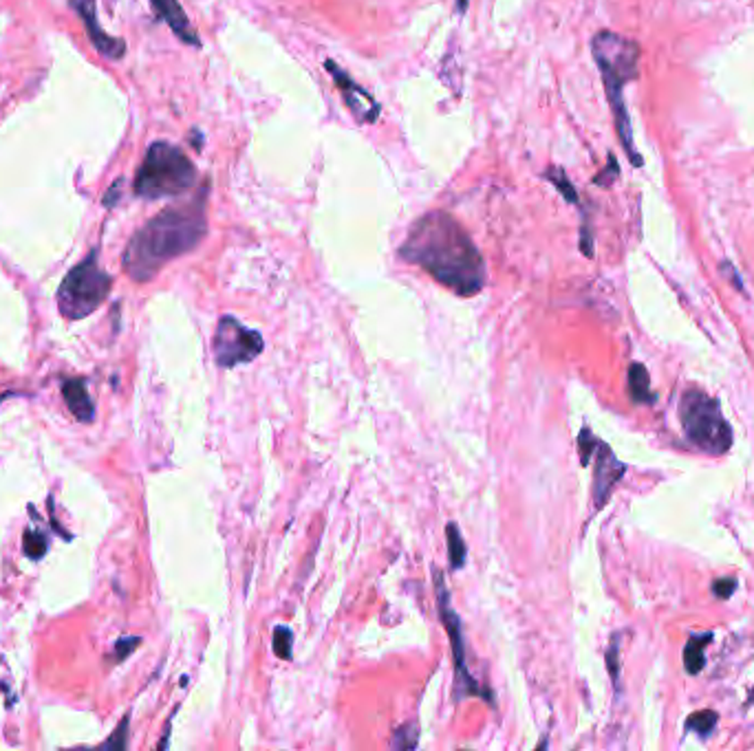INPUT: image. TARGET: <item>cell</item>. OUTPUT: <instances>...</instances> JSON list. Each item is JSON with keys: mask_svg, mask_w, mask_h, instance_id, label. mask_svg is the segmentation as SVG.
<instances>
[{"mask_svg": "<svg viewBox=\"0 0 754 751\" xmlns=\"http://www.w3.org/2000/svg\"><path fill=\"white\" fill-rule=\"evenodd\" d=\"M543 179L549 181V183H552L554 188L563 194V198H565L567 203H572V206H580V198H578L576 188H573L572 179L567 177L565 170L558 168V165H552V168L545 170Z\"/></svg>", "mask_w": 754, "mask_h": 751, "instance_id": "obj_17", "label": "cell"}, {"mask_svg": "<svg viewBox=\"0 0 754 751\" xmlns=\"http://www.w3.org/2000/svg\"><path fill=\"white\" fill-rule=\"evenodd\" d=\"M433 571H435V593H437L439 617H441V621H444L445 632H448L450 644H453L454 701H462V698H468V696H479V698H483V701L490 703V705H495V698H492L490 688L481 686V683L472 677L470 668H468L466 637H463L462 617H459L457 611L453 608V597H450V591L445 588L444 575H441L439 569H433Z\"/></svg>", "mask_w": 754, "mask_h": 751, "instance_id": "obj_7", "label": "cell"}, {"mask_svg": "<svg viewBox=\"0 0 754 751\" xmlns=\"http://www.w3.org/2000/svg\"><path fill=\"white\" fill-rule=\"evenodd\" d=\"M69 7L78 13V18L82 21L84 30H87V38L91 40V45L97 49V54H102L104 58L108 60H122L126 55V42L120 40V38L108 36L106 31L99 27L97 22V3L95 0H69Z\"/></svg>", "mask_w": 754, "mask_h": 751, "instance_id": "obj_10", "label": "cell"}, {"mask_svg": "<svg viewBox=\"0 0 754 751\" xmlns=\"http://www.w3.org/2000/svg\"><path fill=\"white\" fill-rule=\"evenodd\" d=\"M734 588H737V579L728 578V579H719V582L713 584V591L715 595L722 597V600H728L730 595L734 593Z\"/></svg>", "mask_w": 754, "mask_h": 751, "instance_id": "obj_26", "label": "cell"}, {"mask_svg": "<svg viewBox=\"0 0 754 751\" xmlns=\"http://www.w3.org/2000/svg\"><path fill=\"white\" fill-rule=\"evenodd\" d=\"M717 721H719L717 712H713V710L695 712V714L686 721V730L695 731V734H699L701 738H706V736L713 734V730L717 727Z\"/></svg>", "mask_w": 754, "mask_h": 751, "instance_id": "obj_19", "label": "cell"}, {"mask_svg": "<svg viewBox=\"0 0 754 751\" xmlns=\"http://www.w3.org/2000/svg\"><path fill=\"white\" fill-rule=\"evenodd\" d=\"M713 639V632L706 635H692L684 648V665L689 674H699L706 665V646Z\"/></svg>", "mask_w": 754, "mask_h": 751, "instance_id": "obj_15", "label": "cell"}, {"mask_svg": "<svg viewBox=\"0 0 754 751\" xmlns=\"http://www.w3.org/2000/svg\"><path fill=\"white\" fill-rule=\"evenodd\" d=\"M468 4H470V0H457V13H459V16H463V13L468 12Z\"/></svg>", "mask_w": 754, "mask_h": 751, "instance_id": "obj_29", "label": "cell"}, {"mask_svg": "<svg viewBox=\"0 0 754 751\" xmlns=\"http://www.w3.org/2000/svg\"><path fill=\"white\" fill-rule=\"evenodd\" d=\"M141 644L140 637H128V639H120L115 646V662H124L132 650H137V646Z\"/></svg>", "mask_w": 754, "mask_h": 751, "instance_id": "obj_24", "label": "cell"}, {"mask_svg": "<svg viewBox=\"0 0 754 751\" xmlns=\"http://www.w3.org/2000/svg\"><path fill=\"white\" fill-rule=\"evenodd\" d=\"M197 181V165L188 159L186 152L170 141H153L137 168L132 192L146 201L183 197Z\"/></svg>", "mask_w": 754, "mask_h": 751, "instance_id": "obj_4", "label": "cell"}, {"mask_svg": "<svg viewBox=\"0 0 754 751\" xmlns=\"http://www.w3.org/2000/svg\"><path fill=\"white\" fill-rule=\"evenodd\" d=\"M596 456V469H594V505L596 510H602L609 501L611 492H614L615 483L623 478L624 465L615 459V454L606 443H602L600 439L596 441L594 451H591V459ZM589 459V463H591Z\"/></svg>", "mask_w": 754, "mask_h": 751, "instance_id": "obj_11", "label": "cell"}, {"mask_svg": "<svg viewBox=\"0 0 754 751\" xmlns=\"http://www.w3.org/2000/svg\"><path fill=\"white\" fill-rule=\"evenodd\" d=\"M113 289V275L99 267V249L80 260L58 289V308L66 320H84L97 311Z\"/></svg>", "mask_w": 754, "mask_h": 751, "instance_id": "obj_5", "label": "cell"}, {"mask_svg": "<svg viewBox=\"0 0 754 751\" xmlns=\"http://www.w3.org/2000/svg\"><path fill=\"white\" fill-rule=\"evenodd\" d=\"M210 183L146 221L128 240L122 267L135 283H150L165 265L197 249L208 236Z\"/></svg>", "mask_w": 754, "mask_h": 751, "instance_id": "obj_2", "label": "cell"}, {"mask_svg": "<svg viewBox=\"0 0 754 751\" xmlns=\"http://www.w3.org/2000/svg\"><path fill=\"white\" fill-rule=\"evenodd\" d=\"M63 394H64L66 406H69V410L73 412L75 419L82 423H91L95 419L93 399L89 397L84 379H66V382L63 384Z\"/></svg>", "mask_w": 754, "mask_h": 751, "instance_id": "obj_13", "label": "cell"}, {"mask_svg": "<svg viewBox=\"0 0 754 751\" xmlns=\"http://www.w3.org/2000/svg\"><path fill=\"white\" fill-rule=\"evenodd\" d=\"M722 271H725V274H728L730 283H733V284H734V287H737V289H741V291H743V283H741V278H739V274H737V271H734V267H733V263H728V260H725V263H722Z\"/></svg>", "mask_w": 754, "mask_h": 751, "instance_id": "obj_28", "label": "cell"}, {"mask_svg": "<svg viewBox=\"0 0 754 751\" xmlns=\"http://www.w3.org/2000/svg\"><path fill=\"white\" fill-rule=\"evenodd\" d=\"M620 177V165H618V159H615L614 155H609V164H606V168L602 170V173H597L594 177V183L600 185V188H611V185L615 183V179Z\"/></svg>", "mask_w": 754, "mask_h": 751, "instance_id": "obj_22", "label": "cell"}, {"mask_svg": "<svg viewBox=\"0 0 754 751\" xmlns=\"http://www.w3.org/2000/svg\"><path fill=\"white\" fill-rule=\"evenodd\" d=\"M122 185H124V181H122V179H117L115 183L111 185V190H108L106 197H104V206L113 207L117 201H120V188H122Z\"/></svg>", "mask_w": 754, "mask_h": 751, "instance_id": "obj_27", "label": "cell"}, {"mask_svg": "<svg viewBox=\"0 0 754 751\" xmlns=\"http://www.w3.org/2000/svg\"><path fill=\"white\" fill-rule=\"evenodd\" d=\"M292 644H293L292 629H287V626H278V629L274 630V653H276V657L283 659V662H292V657H293Z\"/></svg>", "mask_w": 754, "mask_h": 751, "instance_id": "obj_20", "label": "cell"}, {"mask_svg": "<svg viewBox=\"0 0 754 751\" xmlns=\"http://www.w3.org/2000/svg\"><path fill=\"white\" fill-rule=\"evenodd\" d=\"M126 731H128V719L122 721V725L117 727L115 736L113 738H108L106 743H104V747H111V749H126Z\"/></svg>", "mask_w": 754, "mask_h": 751, "instance_id": "obj_25", "label": "cell"}, {"mask_svg": "<svg viewBox=\"0 0 754 751\" xmlns=\"http://www.w3.org/2000/svg\"><path fill=\"white\" fill-rule=\"evenodd\" d=\"M150 4H153V12L157 13L159 21L165 22V25L170 27V31H173L183 45L194 46V49L201 46V38H199L197 30H194L192 22H190L186 9L179 4V0H150Z\"/></svg>", "mask_w": 754, "mask_h": 751, "instance_id": "obj_12", "label": "cell"}, {"mask_svg": "<svg viewBox=\"0 0 754 751\" xmlns=\"http://www.w3.org/2000/svg\"><path fill=\"white\" fill-rule=\"evenodd\" d=\"M591 54L600 69L602 82H605L606 99H609L611 115H614L615 132L620 137L624 152L635 168H642L644 159L635 148L633 126L624 104V87L638 80L640 66V45L627 36H620L615 31H597L591 38Z\"/></svg>", "mask_w": 754, "mask_h": 751, "instance_id": "obj_3", "label": "cell"}, {"mask_svg": "<svg viewBox=\"0 0 754 751\" xmlns=\"http://www.w3.org/2000/svg\"><path fill=\"white\" fill-rule=\"evenodd\" d=\"M629 397L635 403L656 401V394L651 392V384H648V373L642 364L629 366Z\"/></svg>", "mask_w": 754, "mask_h": 751, "instance_id": "obj_14", "label": "cell"}, {"mask_svg": "<svg viewBox=\"0 0 754 751\" xmlns=\"http://www.w3.org/2000/svg\"><path fill=\"white\" fill-rule=\"evenodd\" d=\"M212 349H215V361L219 368H234V366L250 364L258 358L265 349V342L258 331L248 329L236 317L223 316L216 325Z\"/></svg>", "mask_w": 754, "mask_h": 751, "instance_id": "obj_8", "label": "cell"}, {"mask_svg": "<svg viewBox=\"0 0 754 751\" xmlns=\"http://www.w3.org/2000/svg\"><path fill=\"white\" fill-rule=\"evenodd\" d=\"M325 69L329 71L331 80H334L335 89L343 95L346 108L351 111V115L355 117L360 123H376L379 113H382V106L362 84L355 82L349 73L338 64L335 60H325Z\"/></svg>", "mask_w": 754, "mask_h": 751, "instance_id": "obj_9", "label": "cell"}, {"mask_svg": "<svg viewBox=\"0 0 754 751\" xmlns=\"http://www.w3.org/2000/svg\"><path fill=\"white\" fill-rule=\"evenodd\" d=\"M618 654H620L618 637H614V639H611L609 650H606V668H609L611 679H614L615 686H618V679H620V663H618Z\"/></svg>", "mask_w": 754, "mask_h": 751, "instance_id": "obj_23", "label": "cell"}, {"mask_svg": "<svg viewBox=\"0 0 754 751\" xmlns=\"http://www.w3.org/2000/svg\"><path fill=\"white\" fill-rule=\"evenodd\" d=\"M397 256L462 298L477 296L487 283L483 254L466 227L448 212L421 214L411 225Z\"/></svg>", "mask_w": 754, "mask_h": 751, "instance_id": "obj_1", "label": "cell"}, {"mask_svg": "<svg viewBox=\"0 0 754 751\" xmlns=\"http://www.w3.org/2000/svg\"><path fill=\"white\" fill-rule=\"evenodd\" d=\"M25 553L33 560L42 558V555L47 553V540H45V536L40 534V531H31V529L27 531V534H25Z\"/></svg>", "mask_w": 754, "mask_h": 751, "instance_id": "obj_21", "label": "cell"}, {"mask_svg": "<svg viewBox=\"0 0 754 751\" xmlns=\"http://www.w3.org/2000/svg\"><path fill=\"white\" fill-rule=\"evenodd\" d=\"M419 745V725L417 722H406L393 731L391 749H415Z\"/></svg>", "mask_w": 754, "mask_h": 751, "instance_id": "obj_18", "label": "cell"}, {"mask_svg": "<svg viewBox=\"0 0 754 751\" xmlns=\"http://www.w3.org/2000/svg\"><path fill=\"white\" fill-rule=\"evenodd\" d=\"M680 417L686 436L697 448L708 454H724L733 445V430L713 397L701 391L684 392L680 401Z\"/></svg>", "mask_w": 754, "mask_h": 751, "instance_id": "obj_6", "label": "cell"}, {"mask_svg": "<svg viewBox=\"0 0 754 751\" xmlns=\"http://www.w3.org/2000/svg\"><path fill=\"white\" fill-rule=\"evenodd\" d=\"M445 540H448L450 569H453V571H459V569H463V564H466L468 546H466V540L462 538V531H459V527L454 525V522H448V525H445Z\"/></svg>", "mask_w": 754, "mask_h": 751, "instance_id": "obj_16", "label": "cell"}]
</instances>
